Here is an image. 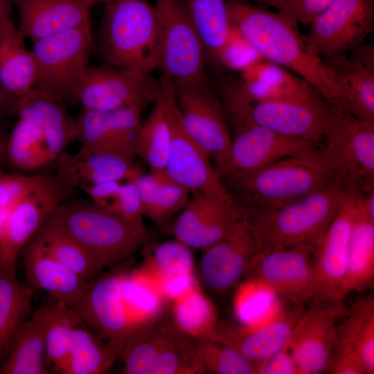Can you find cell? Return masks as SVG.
<instances>
[{
	"instance_id": "24",
	"label": "cell",
	"mask_w": 374,
	"mask_h": 374,
	"mask_svg": "<svg viewBox=\"0 0 374 374\" xmlns=\"http://www.w3.org/2000/svg\"><path fill=\"white\" fill-rule=\"evenodd\" d=\"M355 194L343 299L350 293L372 287L374 280V188L364 190L355 187Z\"/></svg>"
},
{
	"instance_id": "61",
	"label": "cell",
	"mask_w": 374,
	"mask_h": 374,
	"mask_svg": "<svg viewBox=\"0 0 374 374\" xmlns=\"http://www.w3.org/2000/svg\"><path fill=\"white\" fill-rule=\"evenodd\" d=\"M96 3H103L105 4H106L107 3H108L109 1H110L111 0H93Z\"/></svg>"
},
{
	"instance_id": "45",
	"label": "cell",
	"mask_w": 374,
	"mask_h": 374,
	"mask_svg": "<svg viewBox=\"0 0 374 374\" xmlns=\"http://www.w3.org/2000/svg\"><path fill=\"white\" fill-rule=\"evenodd\" d=\"M175 328L159 353L150 374L200 373L197 344Z\"/></svg>"
},
{
	"instance_id": "53",
	"label": "cell",
	"mask_w": 374,
	"mask_h": 374,
	"mask_svg": "<svg viewBox=\"0 0 374 374\" xmlns=\"http://www.w3.org/2000/svg\"><path fill=\"white\" fill-rule=\"evenodd\" d=\"M157 280L166 300L172 302L199 286L194 272L166 276Z\"/></svg>"
},
{
	"instance_id": "33",
	"label": "cell",
	"mask_w": 374,
	"mask_h": 374,
	"mask_svg": "<svg viewBox=\"0 0 374 374\" xmlns=\"http://www.w3.org/2000/svg\"><path fill=\"white\" fill-rule=\"evenodd\" d=\"M121 289L128 320L135 330L154 323L166 300L157 279L143 267L122 272Z\"/></svg>"
},
{
	"instance_id": "12",
	"label": "cell",
	"mask_w": 374,
	"mask_h": 374,
	"mask_svg": "<svg viewBox=\"0 0 374 374\" xmlns=\"http://www.w3.org/2000/svg\"><path fill=\"white\" fill-rule=\"evenodd\" d=\"M314 243L258 252L243 277L302 306L316 296Z\"/></svg>"
},
{
	"instance_id": "23",
	"label": "cell",
	"mask_w": 374,
	"mask_h": 374,
	"mask_svg": "<svg viewBox=\"0 0 374 374\" xmlns=\"http://www.w3.org/2000/svg\"><path fill=\"white\" fill-rule=\"evenodd\" d=\"M199 272L204 285L225 292L244 276L258 253L254 235L244 217L222 239L203 250Z\"/></svg>"
},
{
	"instance_id": "35",
	"label": "cell",
	"mask_w": 374,
	"mask_h": 374,
	"mask_svg": "<svg viewBox=\"0 0 374 374\" xmlns=\"http://www.w3.org/2000/svg\"><path fill=\"white\" fill-rule=\"evenodd\" d=\"M140 193L144 215L159 226L179 213L190 192L171 179L165 172L140 173L134 180Z\"/></svg>"
},
{
	"instance_id": "37",
	"label": "cell",
	"mask_w": 374,
	"mask_h": 374,
	"mask_svg": "<svg viewBox=\"0 0 374 374\" xmlns=\"http://www.w3.org/2000/svg\"><path fill=\"white\" fill-rule=\"evenodd\" d=\"M118 358L111 345L80 322L74 328L71 348L60 373H107Z\"/></svg>"
},
{
	"instance_id": "15",
	"label": "cell",
	"mask_w": 374,
	"mask_h": 374,
	"mask_svg": "<svg viewBox=\"0 0 374 374\" xmlns=\"http://www.w3.org/2000/svg\"><path fill=\"white\" fill-rule=\"evenodd\" d=\"M73 189L55 173L12 207L0 240V269L16 267L24 247Z\"/></svg>"
},
{
	"instance_id": "41",
	"label": "cell",
	"mask_w": 374,
	"mask_h": 374,
	"mask_svg": "<svg viewBox=\"0 0 374 374\" xmlns=\"http://www.w3.org/2000/svg\"><path fill=\"white\" fill-rule=\"evenodd\" d=\"M172 303L173 325L179 331L195 339L212 334L219 321L217 311L199 286Z\"/></svg>"
},
{
	"instance_id": "51",
	"label": "cell",
	"mask_w": 374,
	"mask_h": 374,
	"mask_svg": "<svg viewBox=\"0 0 374 374\" xmlns=\"http://www.w3.org/2000/svg\"><path fill=\"white\" fill-rule=\"evenodd\" d=\"M328 371L333 374H366L364 365L356 351L339 341Z\"/></svg>"
},
{
	"instance_id": "17",
	"label": "cell",
	"mask_w": 374,
	"mask_h": 374,
	"mask_svg": "<svg viewBox=\"0 0 374 374\" xmlns=\"http://www.w3.org/2000/svg\"><path fill=\"white\" fill-rule=\"evenodd\" d=\"M348 312L340 303L316 305L302 312L287 343L299 374H319L328 370L338 340L339 321Z\"/></svg>"
},
{
	"instance_id": "16",
	"label": "cell",
	"mask_w": 374,
	"mask_h": 374,
	"mask_svg": "<svg viewBox=\"0 0 374 374\" xmlns=\"http://www.w3.org/2000/svg\"><path fill=\"white\" fill-rule=\"evenodd\" d=\"M346 186L345 201L325 231L314 240V267L317 305L343 299L349 235L356 207L355 188Z\"/></svg>"
},
{
	"instance_id": "4",
	"label": "cell",
	"mask_w": 374,
	"mask_h": 374,
	"mask_svg": "<svg viewBox=\"0 0 374 374\" xmlns=\"http://www.w3.org/2000/svg\"><path fill=\"white\" fill-rule=\"evenodd\" d=\"M217 91L227 122L233 130L256 124L315 145L324 140L332 107L323 98L253 101L245 94L240 80L227 78L218 82Z\"/></svg>"
},
{
	"instance_id": "54",
	"label": "cell",
	"mask_w": 374,
	"mask_h": 374,
	"mask_svg": "<svg viewBox=\"0 0 374 374\" xmlns=\"http://www.w3.org/2000/svg\"><path fill=\"white\" fill-rule=\"evenodd\" d=\"M121 181H105L81 188L98 206L115 213ZM116 214V213H115Z\"/></svg>"
},
{
	"instance_id": "60",
	"label": "cell",
	"mask_w": 374,
	"mask_h": 374,
	"mask_svg": "<svg viewBox=\"0 0 374 374\" xmlns=\"http://www.w3.org/2000/svg\"><path fill=\"white\" fill-rule=\"evenodd\" d=\"M8 213H3L0 211V240L2 235L3 226L6 222Z\"/></svg>"
},
{
	"instance_id": "59",
	"label": "cell",
	"mask_w": 374,
	"mask_h": 374,
	"mask_svg": "<svg viewBox=\"0 0 374 374\" xmlns=\"http://www.w3.org/2000/svg\"><path fill=\"white\" fill-rule=\"evenodd\" d=\"M8 137L0 123V162L6 157Z\"/></svg>"
},
{
	"instance_id": "57",
	"label": "cell",
	"mask_w": 374,
	"mask_h": 374,
	"mask_svg": "<svg viewBox=\"0 0 374 374\" xmlns=\"http://www.w3.org/2000/svg\"><path fill=\"white\" fill-rule=\"evenodd\" d=\"M240 1H246V2L251 1V2L255 3L256 5L263 7V8H267V7L274 8L276 9L278 12L283 13L293 19L290 0H240Z\"/></svg>"
},
{
	"instance_id": "47",
	"label": "cell",
	"mask_w": 374,
	"mask_h": 374,
	"mask_svg": "<svg viewBox=\"0 0 374 374\" xmlns=\"http://www.w3.org/2000/svg\"><path fill=\"white\" fill-rule=\"evenodd\" d=\"M156 279L194 272L192 249L175 239L154 246L141 267Z\"/></svg>"
},
{
	"instance_id": "28",
	"label": "cell",
	"mask_w": 374,
	"mask_h": 374,
	"mask_svg": "<svg viewBox=\"0 0 374 374\" xmlns=\"http://www.w3.org/2000/svg\"><path fill=\"white\" fill-rule=\"evenodd\" d=\"M28 284L72 310L79 302L87 282L58 262L33 237L21 253Z\"/></svg>"
},
{
	"instance_id": "58",
	"label": "cell",
	"mask_w": 374,
	"mask_h": 374,
	"mask_svg": "<svg viewBox=\"0 0 374 374\" xmlns=\"http://www.w3.org/2000/svg\"><path fill=\"white\" fill-rule=\"evenodd\" d=\"M13 5L12 0H0V26L10 19Z\"/></svg>"
},
{
	"instance_id": "22",
	"label": "cell",
	"mask_w": 374,
	"mask_h": 374,
	"mask_svg": "<svg viewBox=\"0 0 374 374\" xmlns=\"http://www.w3.org/2000/svg\"><path fill=\"white\" fill-rule=\"evenodd\" d=\"M302 312V306L281 309L262 324L218 321L208 337L234 349L256 366L287 344Z\"/></svg>"
},
{
	"instance_id": "46",
	"label": "cell",
	"mask_w": 374,
	"mask_h": 374,
	"mask_svg": "<svg viewBox=\"0 0 374 374\" xmlns=\"http://www.w3.org/2000/svg\"><path fill=\"white\" fill-rule=\"evenodd\" d=\"M197 340L200 373L254 374L255 366L231 347L210 337Z\"/></svg>"
},
{
	"instance_id": "31",
	"label": "cell",
	"mask_w": 374,
	"mask_h": 374,
	"mask_svg": "<svg viewBox=\"0 0 374 374\" xmlns=\"http://www.w3.org/2000/svg\"><path fill=\"white\" fill-rule=\"evenodd\" d=\"M17 116L41 129L54 162L76 140L75 119L68 114L66 105L37 88L19 98Z\"/></svg>"
},
{
	"instance_id": "48",
	"label": "cell",
	"mask_w": 374,
	"mask_h": 374,
	"mask_svg": "<svg viewBox=\"0 0 374 374\" xmlns=\"http://www.w3.org/2000/svg\"><path fill=\"white\" fill-rule=\"evenodd\" d=\"M50 175H26L0 170V211L8 213L14 205L45 183Z\"/></svg>"
},
{
	"instance_id": "49",
	"label": "cell",
	"mask_w": 374,
	"mask_h": 374,
	"mask_svg": "<svg viewBox=\"0 0 374 374\" xmlns=\"http://www.w3.org/2000/svg\"><path fill=\"white\" fill-rule=\"evenodd\" d=\"M262 59L253 46L231 26L229 37L220 54L219 64L240 71Z\"/></svg>"
},
{
	"instance_id": "30",
	"label": "cell",
	"mask_w": 374,
	"mask_h": 374,
	"mask_svg": "<svg viewBox=\"0 0 374 374\" xmlns=\"http://www.w3.org/2000/svg\"><path fill=\"white\" fill-rule=\"evenodd\" d=\"M50 298L18 330L0 365V374L53 373L45 362L46 332L55 301Z\"/></svg>"
},
{
	"instance_id": "5",
	"label": "cell",
	"mask_w": 374,
	"mask_h": 374,
	"mask_svg": "<svg viewBox=\"0 0 374 374\" xmlns=\"http://www.w3.org/2000/svg\"><path fill=\"white\" fill-rule=\"evenodd\" d=\"M105 5L98 48L105 63L150 73L158 64V18L148 0H111Z\"/></svg>"
},
{
	"instance_id": "11",
	"label": "cell",
	"mask_w": 374,
	"mask_h": 374,
	"mask_svg": "<svg viewBox=\"0 0 374 374\" xmlns=\"http://www.w3.org/2000/svg\"><path fill=\"white\" fill-rule=\"evenodd\" d=\"M323 147L337 179L359 188L374 186V124L332 107Z\"/></svg>"
},
{
	"instance_id": "36",
	"label": "cell",
	"mask_w": 374,
	"mask_h": 374,
	"mask_svg": "<svg viewBox=\"0 0 374 374\" xmlns=\"http://www.w3.org/2000/svg\"><path fill=\"white\" fill-rule=\"evenodd\" d=\"M51 215L34 236L42 248L86 282L100 275L105 268L62 230Z\"/></svg>"
},
{
	"instance_id": "29",
	"label": "cell",
	"mask_w": 374,
	"mask_h": 374,
	"mask_svg": "<svg viewBox=\"0 0 374 374\" xmlns=\"http://www.w3.org/2000/svg\"><path fill=\"white\" fill-rule=\"evenodd\" d=\"M240 73L243 91L253 101L311 100L323 98L308 82L265 59L246 66Z\"/></svg>"
},
{
	"instance_id": "3",
	"label": "cell",
	"mask_w": 374,
	"mask_h": 374,
	"mask_svg": "<svg viewBox=\"0 0 374 374\" xmlns=\"http://www.w3.org/2000/svg\"><path fill=\"white\" fill-rule=\"evenodd\" d=\"M346 186L333 181L304 197L271 208L244 207L243 217L256 240L258 252L315 240L344 204Z\"/></svg>"
},
{
	"instance_id": "13",
	"label": "cell",
	"mask_w": 374,
	"mask_h": 374,
	"mask_svg": "<svg viewBox=\"0 0 374 374\" xmlns=\"http://www.w3.org/2000/svg\"><path fill=\"white\" fill-rule=\"evenodd\" d=\"M173 86L175 102L186 130L207 153L220 174L232 141L220 100L209 83Z\"/></svg>"
},
{
	"instance_id": "14",
	"label": "cell",
	"mask_w": 374,
	"mask_h": 374,
	"mask_svg": "<svg viewBox=\"0 0 374 374\" xmlns=\"http://www.w3.org/2000/svg\"><path fill=\"white\" fill-rule=\"evenodd\" d=\"M373 23V0H333L310 21L305 36L326 61L364 44Z\"/></svg>"
},
{
	"instance_id": "19",
	"label": "cell",
	"mask_w": 374,
	"mask_h": 374,
	"mask_svg": "<svg viewBox=\"0 0 374 374\" xmlns=\"http://www.w3.org/2000/svg\"><path fill=\"white\" fill-rule=\"evenodd\" d=\"M233 133L221 178L250 173L318 146L256 124L233 129Z\"/></svg>"
},
{
	"instance_id": "10",
	"label": "cell",
	"mask_w": 374,
	"mask_h": 374,
	"mask_svg": "<svg viewBox=\"0 0 374 374\" xmlns=\"http://www.w3.org/2000/svg\"><path fill=\"white\" fill-rule=\"evenodd\" d=\"M161 91V79L150 73L127 70L104 63L88 66L73 93L82 109L107 112L154 103Z\"/></svg>"
},
{
	"instance_id": "55",
	"label": "cell",
	"mask_w": 374,
	"mask_h": 374,
	"mask_svg": "<svg viewBox=\"0 0 374 374\" xmlns=\"http://www.w3.org/2000/svg\"><path fill=\"white\" fill-rule=\"evenodd\" d=\"M333 0H290L292 17L298 24L308 25Z\"/></svg>"
},
{
	"instance_id": "34",
	"label": "cell",
	"mask_w": 374,
	"mask_h": 374,
	"mask_svg": "<svg viewBox=\"0 0 374 374\" xmlns=\"http://www.w3.org/2000/svg\"><path fill=\"white\" fill-rule=\"evenodd\" d=\"M35 288L17 278L16 267L0 269V365L23 323L29 317Z\"/></svg>"
},
{
	"instance_id": "56",
	"label": "cell",
	"mask_w": 374,
	"mask_h": 374,
	"mask_svg": "<svg viewBox=\"0 0 374 374\" xmlns=\"http://www.w3.org/2000/svg\"><path fill=\"white\" fill-rule=\"evenodd\" d=\"M19 98L15 97L0 86V120L8 116H17Z\"/></svg>"
},
{
	"instance_id": "1",
	"label": "cell",
	"mask_w": 374,
	"mask_h": 374,
	"mask_svg": "<svg viewBox=\"0 0 374 374\" xmlns=\"http://www.w3.org/2000/svg\"><path fill=\"white\" fill-rule=\"evenodd\" d=\"M226 3L231 26L263 59L308 82L332 107L344 108L333 71L299 31L298 24L292 17L240 0Z\"/></svg>"
},
{
	"instance_id": "21",
	"label": "cell",
	"mask_w": 374,
	"mask_h": 374,
	"mask_svg": "<svg viewBox=\"0 0 374 374\" xmlns=\"http://www.w3.org/2000/svg\"><path fill=\"white\" fill-rule=\"evenodd\" d=\"M142 110L136 107L107 112L82 109L75 119L80 148L111 152L136 161Z\"/></svg>"
},
{
	"instance_id": "7",
	"label": "cell",
	"mask_w": 374,
	"mask_h": 374,
	"mask_svg": "<svg viewBox=\"0 0 374 374\" xmlns=\"http://www.w3.org/2000/svg\"><path fill=\"white\" fill-rule=\"evenodd\" d=\"M158 18V64L174 85L208 84L207 59L184 0H154Z\"/></svg>"
},
{
	"instance_id": "27",
	"label": "cell",
	"mask_w": 374,
	"mask_h": 374,
	"mask_svg": "<svg viewBox=\"0 0 374 374\" xmlns=\"http://www.w3.org/2000/svg\"><path fill=\"white\" fill-rule=\"evenodd\" d=\"M53 163L56 174L73 188L105 181H132L142 172L136 161L111 152L80 148L74 154L64 152Z\"/></svg>"
},
{
	"instance_id": "9",
	"label": "cell",
	"mask_w": 374,
	"mask_h": 374,
	"mask_svg": "<svg viewBox=\"0 0 374 374\" xmlns=\"http://www.w3.org/2000/svg\"><path fill=\"white\" fill-rule=\"evenodd\" d=\"M92 47L90 24L34 42L35 88L65 105L73 101Z\"/></svg>"
},
{
	"instance_id": "20",
	"label": "cell",
	"mask_w": 374,
	"mask_h": 374,
	"mask_svg": "<svg viewBox=\"0 0 374 374\" xmlns=\"http://www.w3.org/2000/svg\"><path fill=\"white\" fill-rule=\"evenodd\" d=\"M244 209L238 202L194 193L179 212L173 234L192 249L204 250L231 231L242 218Z\"/></svg>"
},
{
	"instance_id": "50",
	"label": "cell",
	"mask_w": 374,
	"mask_h": 374,
	"mask_svg": "<svg viewBox=\"0 0 374 374\" xmlns=\"http://www.w3.org/2000/svg\"><path fill=\"white\" fill-rule=\"evenodd\" d=\"M115 213L123 218L143 222L144 211L139 188L134 181L121 184Z\"/></svg>"
},
{
	"instance_id": "25",
	"label": "cell",
	"mask_w": 374,
	"mask_h": 374,
	"mask_svg": "<svg viewBox=\"0 0 374 374\" xmlns=\"http://www.w3.org/2000/svg\"><path fill=\"white\" fill-rule=\"evenodd\" d=\"M326 62L333 71L344 109L359 119L374 124V46L363 44L348 54Z\"/></svg>"
},
{
	"instance_id": "26",
	"label": "cell",
	"mask_w": 374,
	"mask_h": 374,
	"mask_svg": "<svg viewBox=\"0 0 374 374\" xmlns=\"http://www.w3.org/2000/svg\"><path fill=\"white\" fill-rule=\"evenodd\" d=\"M18 29L34 43L90 24L93 0H12Z\"/></svg>"
},
{
	"instance_id": "39",
	"label": "cell",
	"mask_w": 374,
	"mask_h": 374,
	"mask_svg": "<svg viewBox=\"0 0 374 374\" xmlns=\"http://www.w3.org/2000/svg\"><path fill=\"white\" fill-rule=\"evenodd\" d=\"M339 325L338 340L359 356L366 374L374 373V298L359 299L348 309Z\"/></svg>"
},
{
	"instance_id": "52",
	"label": "cell",
	"mask_w": 374,
	"mask_h": 374,
	"mask_svg": "<svg viewBox=\"0 0 374 374\" xmlns=\"http://www.w3.org/2000/svg\"><path fill=\"white\" fill-rule=\"evenodd\" d=\"M254 374H299L296 362L287 344L280 350L258 364Z\"/></svg>"
},
{
	"instance_id": "40",
	"label": "cell",
	"mask_w": 374,
	"mask_h": 374,
	"mask_svg": "<svg viewBox=\"0 0 374 374\" xmlns=\"http://www.w3.org/2000/svg\"><path fill=\"white\" fill-rule=\"evenodd\" d=\"M170 130L159 97L149 116L142 121L136 154L150 172H165L170 147Z\"/></svg>"
},
{
	"instance_id": "42",
	"label": "cell",
	"mask_w": 374,
	"mask_h": 374,
	"mask_svg": "<svg viewBox=\"0 0 374 374\" xmlns=\"http://www.w3.org/2000/svg\"><path fill=\"white\" fill-rule=\"evenodd\" d=\"M6 156L12 166L24 170L37 169L54 163L41 129L19 118L8 137Z\"/></svg>"
},
{
	"instance_id": "32",
	"label": "cell",
	"mask_w": 374,
	"mask_h": 374,
	"mask_svg": "<svg viewBox=\"0 0 374 374\" xmlns=\"http://www.w3.org/2000/svg\"><path fill=\"white\" fill-rule=\"evenodd\" d=\"M25 37L11 19L0 26V86L20 98L35 88L36 64Z\"/></svg>"
},
{
	"instance_id": "38",
	"label": "cell",
	"mask_w": 374,
	"mask_h": 374,
	"mask_svg": "<svg viewBox=\"0 0 374 374\" xmlns=\"http://www.w3.org/2000/svg\"><path fill=\"white\" fill-rule=\"evenodd\" d=\"M206 57L219 64L231 26L224 0H185Z\"/></svg>"
},
{
	"instance_id": "18",
	"label": "cell",
	"mask_w": 374,
	"mask_h": 374,
	"mask_svg": "<svg viewBox=\"0 0 374 374\" xmlns=\"http://www.w3.org/2000/svg\"><path fill=\"white\" fill-rule=\"evenodd\" d=\"M122 272L98 275L87 282L73 310L80 321L120 355L136 330L130 323L122 295Z\"/></svg>"
},
{
	"instance_id": "8",
	"label": "cell",
	"mask_w": 374,
	"mask_h": 374,
	"mask_svg": "<svg viewBox=\"0 0 374 374\" xmlns=\"http://www.w3.org/2000/svg\"><path fill=\"white\" fill-rule=\"evenodd\" d=\"M160 79L159 98L171 136L165 172L192 194L201 193L238 202L226 188L209 156L186 130L175 102L172 83L162 76Z\"/></svg>"
},
{
	"instance_id": "44",
	"label": "cell",
	"mask_w": 374,
	"mask_h": 374,
	"mask_svg": "<svg viewBox=\"0 0 374 374\" xmlns=\"http://www.w3.org/2000/svg\"><path fill=\"white\" fill-rule=\"evenodd\" d=\"M82 322L66 305L55 299L45 339V362L53 373H61L69 355L75 326Z\"/></svg>"
},
{
	"instance_id": "43",
	"label": "cell",
	"mask_w": 374,
	"mask_h": 374,
	"mask_svg": "<svg viewBox=\"0 0 374 374\" xmlns=\"http://www.w3.org/2000/svg\"><path fill=\"white\" fill-rule=\"evenodd\" d=\"M174 326H151L136 330L123 348L119 358L125 374H150L161 349L174 330Z\"/></svg>"
},
{
	"instance_id": "6",
	"label": "cell",
	"mask_w": 374,
	"mask_h": 374,
	"mask_svg": "<svg viewBox=\"0 0 374 374\" xmlns=\"http://www.w3.org/2000/svg\"><path fill=\"white\" fill-rule=\"evenodd\" d=\"M51 217L104 268L130 256L148 237L143 222L127 220L91 199L63 202Z\"/></svg>"
},
{
	"instance_id": "2",
	"label": "cell",
	"mask_w": 374,
	"mask_h": 374,
	"mask_svg": "<svg viewBox=\"0 0 374 374\" xmlns=\"http://www.w3.org/2000/svg\"><path fill=\"white\" fill-rule=\"evenodd\" d=\"M335 178V168L324 148L317 146L254 172L222 179L244 207L271 208L304 197Z\"/></svg>"
}]
</instances>
